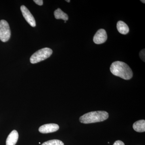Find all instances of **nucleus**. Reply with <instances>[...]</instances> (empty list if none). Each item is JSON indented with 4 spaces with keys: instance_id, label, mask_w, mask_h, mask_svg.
<instances>
[{
    "instance_id": "obj_6",
    "label": "nucleus",
    "mask_w": 145,
    "mask_h": 145,
    "mask_svg": "<svg viewBox=\"0 0 145 145\" xmlns=\"http://www.w3.org/2000/svg\"><path fill=\"white\" fill-rule=\"evenodd\" d=\"M107 39V35L106 31L103 29H101L93 36V41L96 44H101L106 41Z\"/></svg>"
},
{
    "instance_id": "obj_18",
    "label": "nucleus",
    "mask_w": 145,
    "mask_h": 145,
    "mask_svg": "<svg viewBox=\"0 0 145 145\" xmlns=\"http://www.w3.org/2000/svg\"><path fill=\"white\" fill-rule=\"evenodd\" d=\"M64 22L65 23H66V21H65Z\"/></svg>"
},
{
    "instance_id": "obj_8",
    "label": "nucleus",
    "mask_w": 145,
    "mask_h": 145,
    "mask_svg": "<svg viewBox=\"0 0 145 145\" xmlns=\"http://www.w3.org/2000/svg\"><path fill=\"white\" fill-rule=\"evenodd\" d=\"M19 135L18 131L14 130L8 135L6 140V145H15L18 142Z\"/></svg>"
},
{
    "instance_id": "obj_9",
    "label": "nucleus",
    "mask_w": 145,
    "mask_h": 145,
    "mask_svg": "<svg viewBox=\"0 0 145 145\" xmlns=\"http://www.w3.org/2000/svg\"><path fill=\"white\" fill-rule=\"evenodd\" d=\"M117 29L119 33L121 34H127L129 32V27L124 22L119 21L117 22Z\"/></svg>"
},
{
    "instance_id": "obj_3",
    "label": "nucleus",
    "mask_w": 145,
    "mask_h": 145,
    "mask_svg": "<svg viewBox=\"0 0 145 145\" xmlns=\"http://www.w3.org/2000/svg\"><path fill=\"white\" fill-rule=\"evenodd\" d=\"M52 53V50L49 48H44L39 50L30 57V62L32 64L40 62L49 58Z\"/></svg>"
},
{
    "instance_id": "obj_7",
    "label": "nucleus",
    "mask_w": 145,
    "mask_h": 145,
    "mask_svg": "<svg viewBox=\"0 0 145 145\" xmlns=\"http://www.w3.org/2000/svg\"><path fill=\"white\" fill-rule=\"evenodd\" d=\"M59 128V126L56 124H47L40 127L39 128V131L42 133H50L57 131Z\"/></svg>"
},
{
    "instance_id": "obj_1",
    "label": "nucleus",
    "mask_w": 145,
    "mask_h": 145,
    "mask_svg": "<svg viewBox=\"0 0 145 145\" xmlns=\"http://www.w3.org/2000/svg\"><path fill=\"white\" fill-rule=\"evenodd\" d=\"M111 73L125 80H130L133 73L131 69L125 63L120 61L114 62L110 67Z\"/></svg>"
},
{
    "instance_id": "obj_16",
    "label": "nucleus",
    "mask_w": 145,
    "mask_h": 145,
    "mask_svg": "<svg viewBox=\"0 0 145 145\" xmlns=\"http://www.w3.org/2000/svg\"><path fill=\"white\" fill-rule=\"evenodd\" d=\"M141 1L143 3H145V1H142V0H141Z\"/></svg>"
},
{
    "instance_id": "obj_4",
    "label": "nucleus",
    "mask_w": 145,
    "mask_h": 145,
    "mask_svg": "<svg viewBox=\"0 0 145 145\" xmlns=\"http://www.w3.org/2000/svg\"><path fill=\"white\" fill-rule=\"evenodd\" d=\"M11 32L9 25L6 21H0V40L3 42L8 41L10 39Z\"/></svg>"
},
{
    "instance_id": "obj_5",
    "label": "nucleus",
    "mask_w": 145,
    "mask_h": 145,
    "mask_svg": "<svg viewBox=\"0 0 145 145\" xmlns=\"http://www.w3.org/2000/svg\"><path fill=\"white\" fill-rule=\"evenodd\" d=\"M21 10L23 16L27 22L33 27L36 26V23L35 19L26 7L24 5H22L21 7Z\"/></svg>"
},
{
    "instance_id": "obj_10",
    "label": "nucleus",
    "mask_w": 145,
    "mask_h": 145,
    "mask_svg": "<svg viewBox=\"0 0 145 145\" xmlns=\"http://www.w3.org/2000/svg\"><path fill=\"white\" fill-rule=\"evenodd\" d=\"M133 129L138 132H143L145 131V121L141 120L135 122L133 125Z\"/></svg>"
},
{
    "instance_id": "obj_12",
    "label": "nucleus",
    "mask_w": 145,
    "mask_h": 145,
    "mask_svg": "<svg viewBox=\"0 0 145 145\" xmlns=\"http://www.w3.org/2000/svg\"><path fill=\"white\" fill-rule=\"evenodd\" d=\"M42 145H64V144L61 140H52L45 142Z\"/></svg>"
},
{
    "instance_id": "obj_11",
    "label": "nucleus",
    "mask_w": 145,
    "mask_h": 145,
    "mask_svg": "<svg viewBox=\"0 0 145 145\" xmlns=\"http://www.w3.org/2000/svg\"><path fill=\"white\" fill-rule=\"evenodd\" d=\"M54 16L55 18L57 20L61 19L63 20L66 21L69 19L68 16L67 14L64 13L60 8H58L54 11Z\"/></svg>"
},
{
    "instance_id": "obj_17",
    "label": "nucleus",
    "mask_w": 145,
    "mask_h": 145,
    "mask_svg": "<svg viewBox=\"0 0 145 145\" xmlns=\"http://www.w3.org/2000/svg\"><path fill=\"white\" fill-rule=\"evenodd\" d=\"M66 1L68 3H69L70 2V0H66Z\"/></svg>"
},
{
    "instance_id": "obj_15",
    "label": "nucleus",
    "mask_w": 145,
    "mask_h": 145,
    "mask_svg": "<svg viewBox=\"0 0 145 145\" xmlns=\"http://www.w3.org/2000/svg\"><path fill=\"white\" fill-rule=\"evenodd\" d=\"M34 1L39 5L41 6L43 4V1L42 0H34Z\"/></svg>"
},
{
    "instance_id": "obj_13",
    "label": "nucleus",
    "mask_w": 145,
    "mask_h": 145,
    "mask_svg": "<svg viewBox=\"0 0 145 145\" xmlns=\"http://www.w3.org/2000/svg\"><path fill=\"white\" fill-rule=\"evenodd\" d=\"M140 57L143 61L145 62V49L142 50L140 52Z\"/></svg>"
},
{
    "instance_id": "obj_14",
    "label": "nucleus",
    "mask_w": 145,
    "mask_h": 145,
    "mask_svg": "<svg viewBox=\"0 0 145 145\" xmlns=\"http://www.w3.org/2000/svg\"><path fill=\"white\" fill-rule=\"evenodd\" d=\"M113 145H125V144L122 141L117 140L114 143Z\"/></svg>"
},
{
    "instance_id": "obj_2",
    "label": "nucleus",
    "mask_w": 145,
    "mask_h": 145,
    "mask_svg": "<svg viewBox=\"0 0 145 145\" xmlns=\"http://www.w3.org/2000/svg\"><path fill=\"white\" fill-rule=\"evenodd\" d=\"M108 117V113L106 111L90 112L81 116L80 121L82 123H91L103 121L106 120Z\"/></svg>"
}]
</instances>
